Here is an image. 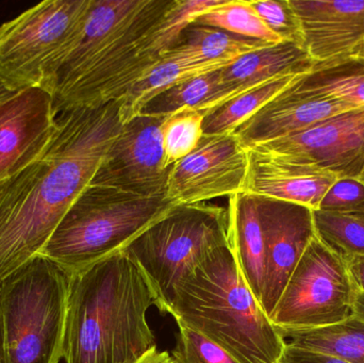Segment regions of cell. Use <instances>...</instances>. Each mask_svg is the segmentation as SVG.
Returning a JSON list of instances; mask_svg holds the SVG:
<instances>
[{
  "mask_svg": "<svg viewBox=\"0 0 364 363\" xmlns=\"http://www.w3.org/2000/svg\"><path fill=\"white\" fill-rule=\"evenodd\" d=\"M171 315L241 363H278L286 347L228 245L212 251L182 281Z\"/></svg>",
  "mask_w": 364,
  "mask_h": 363,
  "instance_id": "3",
  "label": "cell"
},
{
  "mask_svg": "<svg viewBox=\"0 0 364 363\" xmlns=\"http://www.w3.org/2000/svg\"><path fill=\"white\" fill-rule=\"evenodd\" d=\"M134 363H175L172 356L166 351H159L157 345L151 347L140 359Z\"/></svg>",
  "mask_w": 364,
  "mask_h": 363,
  "instance_id": "35",
  "label": "cell"
},
{
  "mask_svg": "<svg viewBox=\"0 0 364 363\" xmlns=\"http://www.w3.org/2000/svg\"><path fill=\"white\" fill-rule=\"evenodd\" d=\"M254 148L316 164L339 178L359 179L364 170V108L346 111Z\"/></svg>",
  "mask_w": 364,
  "mask_h": 363,
  "instance_id": "12",
  "label": "cell"
},
{
  "mask_svg": "<svg viewBox=\"0 0 364 363\" xmlns=\"http://www.w3.org/2000/svg\"><path fill=\"white\" fill-rule=\"evenodd\" d=\"M53 96L42 87L15 92L0 102V180L40 157L57 129Z\"/></svg>",
  "mask_w": 364,
  "mask_h": 363,
  "instance_id": "14",
  "label": "cell"
},
{
  "mask_svg": "<svg viewBox=\"0 0 364 363\" xmlns=\"http://www.w3.org/2000/svg\"><path fill=\"white\" fill-rule=\"evenodd\" d=\"M316 61L305 48L282 42L241 55L220 70V91L205 113L257 85L284 76H299L310 72Z\"/></svg>",
  "mask_w": 364,
  "mask_h": 363,
  "instance_id": "18",
  "label": "cell"
},
{
  "mask_svg": "<svg viewBox=\"0 0 364 363\" xmlns=\"http://www.w3.org/2000/svg\"><path fill=\"white\" fill-rule=\"evenodd\" d=\"M318 210L364 213V183L356 178L338 179L325 194Z\"/></svg>",
  "mask_w": 364,
  "mask_h": 363,
  "instance_id": "32",
  "label": "cell"
},
{
  "mask_svg": "<svg viewBox=\"0 0 364 363\" xmlns=\"http://www.w3.org/2000/svg\"><path fill=\"white\" fill-rule=\"evenodd\" d=\"M359 179H360V180L363 181V183H364V170H363V175H361V177Z\"/></svg>",
  "mask_w": 364,
  "mask_h": 363,
  "instance_id": "40",
  "label": "cell"
},
{
  "mask_svg": "<svg viewBox=\"0 0 364 363\" xmlns=\"http://www.w3.org/2000/svg\"><path fill=\"white\" fill-rule=\"evenodd\" d=\"M296 77H279L257 85L250 91L205 113L203 124V136L233 134L237 127L256 114L280 92L284 91Z\"/></svg>",
  "mask_w": 364,
  "mask_h": 363,
  "instance_id": "25",
  "label": "cell"
},
{
  "mask_svg": "<svg viewBox=\"0 0 364 363\" xmlns=\"http://www.w3.org/2000/svg\"><path fill=\"white\" fill-rule=\"evenodd\" d=\"M222 68L224 67L196 63L170 49L117 100L119 104L122 124L140 115L151 99L170 87L193 77Z\"/></svg>",
  "mask_w": 364,
  "mask_h": 363,
  "instance_id": "21",
  "label": "cell"
},
{
  "mask_svg": "<svg viewBox=\"0 0 364 363\" xmlns=\"http://www.w3.org/2000/svg\"><path fill=\"white\" fill-rule=\"evenodd\" d=\"M356 298L343 258L316 234L269 319L282 335L326 327L355 317Z\"/></svg>",
  "mask_w": 364,
  "mask_h": 363,
  "instance_id": "9",
  "label": "cell"
},
{
  "mask_svg": "<svg viewBox=\"0 0 364 363\" xmlns=\"http://www.w3.org/2000/svg\"><path fill=\"white\" fill-rule=\"evenodd\" d=\"M305 49L316 63L353 55L364 44V0H290Z\"/></svg>",
  "mask_w": 364,
  "mask_h": 363,
  "instance_id": "17",
  "label": "cell"
},
{
  "mask_svg": "<svg viewBox=\"0 0 364 363\" xmlns=\"http://www.w3.org/2000/svg\"><path fill=\"white\" fill-rule=\"evenodd\" d=\"M355 315L364 321V294H357L355 302Z\"/></svg>",
  "mask_w": 364,
  "mask_h": 363,
  "instance_id": "37",
  "label": "cell"
},
{
  "mask_svg": "<svg viewBox=\"0 0 364 363\" xmlns=\"http://www.w3.org/2000/svg\"><path fill=\"white\" fill-rule=\"evenodd\" d=\"M93 0H46L0 25V85L48 92L80 42ZM50 94V93H49Z\"/></svg>",
  "mask_w": 364,
  "mask_h": 363,
  "instance_id": "7",
  "label": "cell"
},
{
  "mask_svg": "<svg viewBox=\"0 0 364 363\" xmlns=\"http://www.w3.org/2000/svg\"><path fill=\"white\" fill-rule=\"evenodd\" d=\"M227 210L229 249L244 281L262 306L265 289V244L256 196L245 192L230 196Z\"/></svg>",
  "mask_w": 364,
  "mask_h": 363,
  "instance_id": "20",
  "label": "cell"
},
{
  "mask_svg": "<svg viewBox=\"0 0 364 363\" xmlns=\"http://www.w3.org/2000/svg\"><path fill=\"white\" fill-rule=\"evenodd\" d=\"M176 206L166 196L90 185L66 211L38 255L72 275L125 251Z\"/></svg>",
  "mask_w": 364,
  "mask_h": 363,
  "instance_id": "4",
  "label": "cell"
},
{
  "mask_svg": "<svg viewBox=\"0 0 364 363\" xmlns=\"http://www.w3.org/2000/svg\"><path fill=\"white\" fill-rule=\"evenodd\" d=\"M228 245V210L177 205L125 249L140 269L154 303L171 315L182 281L218 247Z\"/></svg>",
  "mask_w": 364,
  "mask_h": 363,
  "instance_id": "6",
  "label": "cell"
},
{
  "mask_svg": "<svg viewBox=\"0 0 364 363\" xmlns=\"http://www.w3.org/2000/svg\"><path fill=\"white\" fill-rule=\"evenodd\" d=\"M176 347L173 350L175 363H241L230 353L210 339L178 324Z\"/></svg>",
  "mask_w": 364,
  "mask_h": 363,
  "instance_id": "31",
  "label": "cell"
},
{
  "mask_svg": "<svg viewBox=\"0 0 364 363\" xmlns=\"http://www.w3.org/2000/svg\"><path fill=\"white\" fill-rule=\"evenodd\" d=\"M122 126L119 102L59 113L44 153L0 181V281L40 254Z\"/></svg>",
  "mask_w": 364,
  "mask_h": 363,
  "instance_id": "1",
  "label": "cell"
},
{
  "mask_svg": "<svg viewBox=\"0 0 364 363\" xmlns=\"http://www.w3.org/2000/svg\"><path fill=\"white\" fill-rule=\"evenodd\" d=\"M153 294L125 251L70 275L65 363H134L156 337L147 323Z\"/></svg>",
  "mask_w": 364,
  "mask_h": 363,
  "instance_id": "2",
  "label": "cell"
},
{
  "mask_svg": "<svg viewBox=\"0 0 364 363\" xmlns=\"http://www.w3.org/2000/svg\"><path fill=\"white\" fill-rule=\"evenodd\" d=\"M248 149L233 134L203 136L198 146L172 166L166 197L175 205L230 197L245 189Z\"/></svg>",
  "mask_w": 364,
  "mask_h": 363,
  "instance_id": "11",
  "label": "cell"
},
{
  "mask_svg": "<svg viewBox=\"0 0 364 363\" xmlns=\"http://www.w3.org/2000/svg\"><path fill=\"white\" fill-rule=\"evenodd\" d=\"M284 343L350 363H364V321L356 315L326 327L282 335Z\"/></svg>",
  "mask_w": 364,
  "mask_h": 363,
  "instance_id": "24",
  "label": "cell"
},
{
  "mask_svg": "<svg viewBox=\"0 0 364 363\" xmlns=\"http://www.w3.org/2000/svg\"><path fill=\"white\" fill-rule=\"evenodd\" d=\"M339 179L316 164L259 149H248L245 193L284 200L318 210Z\"/></svg>",
  "mask_w": 364,
  "mask_h": 363,
  "instance_id": "15",
  "label": "cell"
},
{
  "mask_svg": "<svg viewBox=\"0 0 364 363\" xmlns=\"http://www.w3.org/2000/svg\"><path fill=\"white\" fill-rule=\"evenodd\" d=\"M255 196L265 244L262 307L271 317L291 275L316 236L314 210L294 202Z\"/></svg>",
  "mask_w": 364,
  "mask_h": 363,
  "instance_id": "13",
  "label": "cell"
},
{
  "mask_svg": "<svg viewBox=\"0 0 364 363\" xmlns=\"http://www.w3.org/2000/svg\"><path fill=\"white\" fill-rule=\"evenodd\" d=\"M267 46L271 45L218 28L191 23L171 49L196 63L225 67L241 55Z\"/></svg>",
  "mask_w": 364,
  "mask_h": 363,
  "instance_id": "23",
  "label": "cell"
},
{
  "mask_svg": "<svg viewBox=\"0 0 364 363\" xmlns=\"http://www.w3.org/2000/svg\"><path fill=\"white\" fill-rule=\"evenodd\" d=\"M353 55H360V57H364V44L363 45V46L359 47V48L357 49V50L355 51V53H353Z\"/></svg>",
  "mask_w": 364,
  "mask_h": 363,
  "instance_id": "39",
  "label": "cell"
},
{
  "mask_svg": "<svg viewBox=\"0 0 364 363\" xmlns=\"http://www.w3.org/2000/svg\"><path fill=\"white\" fill-rule=\"evenodd\" d=\"M357 294H364V255L343 258Z\"/></svg>",
  "mask_w": 364,
  "mask_h": 363,
  "instance_id": "34",
  "label": "cell"
},
{
  "mask_svg": "<svg viewBox=\"0 0 364 363\" xmlns=\"http://www.w3.org/2000/svg\"><path fill=\"white\" fill-rule=\"evenodd\" d=\"M205 115L197 109L186 108L166 117L161 125V136L166 166L172 168L198 146L203 136Z\"/></svg>",
  "mask_w": 364,
  "mask_h": 363,
  "instance_id": "29",
  "label": "cell"
},
{
  "mask_svg": "<svg viewBox=\"0 0 364 363\" xmlns=\"http://www.w3.org/2000/svg\"><path fill=\"white\" fill-rule=\"evenodd\" d=\"M0 181H2V180H0Z\"/></svg>",
  "mask_w": 364,
  "mask_h": 363,
  "instance_id": "41",
  "label": "cell"
},
{
  "mask_svg": "<svg viewBox=\"0 0 364 363\" xmlns=\"http://www.w3.org/2000/svg\"><path fill=\"white\" fill-rule=\"evenodd\" d=\"M13 93H15V92L8 91V90L4 89L2 85H0V102L6 99V98H8L9 96L12 95Z\"/></svg>",
  "mask_w": 364,
  "mask_h": 363,
  "instance_id": "38",
  "label": "cell"
},
{
  "mask_svg": "<svg viewBox=\"0 0 364 363\" xmlns=\"http://www.w3.org/2000/svg\"><path fill=\"white\" fill-rule=\"evenodd\" d=\"M220 70L193 77L156 96L141 114L166 117L182 109L194 108L205 114L220 91Z\"/></svg>",
  "mask_w": 364,
  "mask_h": 363,
  "instance_id": "27",
  "label": "cell"
},
{
  "mask_svg": "<svg viewBox=\"0 0 364 363\" xmlns=\"http://www.w3.org/2000/svg\"><path fill=\"white\" fill-rule=\"evenodd\" d=\"M192 23L218 28L269 45L282 42L255 12L250 0H224L218 6L195 15Z\"/></svg>",
  "mask_w": 364,
  "mask_h": 363,
  "instance_id": "26",
  "label": "cell"
},
{
  "mask_svg": "<svg viewBox=\"0 0 364 363\" xmlns=\"http://www.w3.org/2000/svg\"><path fill=\"white\" fill-rule=\"evenodd\" d=\"M292 85L364 108V57L346 55L316 63L310 72L297 76Z\"/></svg>",
  "mask_w": 364,
  "mask_h": 363,
  "instance_id": "22",
  "label": "cell"
},
{
  "mask_svg": "<svg viewBox=\"0 0 364 363\" xmlns=\"http://www.w3.org/2000/svg\"><path fill=\"white\" fill-rule=\"evenodd\" d=\"M176 0H145L128 29L68 87L53 96L55 113L117 102L162 57L156 32Z\"/></svg>",
  "mask_w": 364,
  "mask_h": 363,
  "instance_id": "8",
  "label": "cell"
},
{
  "mask_svg": "<svg viewBox=\"0 0 364 363\" xmlns=\"http://www.w3.org/2000/svg\"><path fill=\"white\" fill-rule=\"evenodd\" d=\"M250 2L263 23L282 42L292 43L305 48L301 21L291 6L290 0H250Z\"/></svg>",
  "mask_w": 364,
  "mask_h": 363,
  "instance_id": "30",
  "label": "cell"
},
{
  "mask_svg": "<svg viewBox=\"0 0 364 363\" xmlns=\"http://www.w3.org/2000/svg\"><path fill=\"white\" fill-rule=\"evenodd\" d=\"M278 363H350L324 354L306 351L287 345Z\"/></svg>",
  "mask_w": 364,
  "mask_h": 363,
  "instance_id": "33",
  "label": "cell"
},
{
  "mask_svg": "<svg viewBox=\"0 0 364 363\" xmlns=\"http://www.w3.org/2000/svg\"><path fill=\"white\" fill-rule=\"evenodd\" d=\"M145 0H93L80 42L66 58L51 83V96L76 80L132 25Z\"/></svg>",
  "mask_w": 364,
  "mask_h": 363,
  "instance_id": "19",
  "label": "cell"
},
{
  "mask_svg": "<svg viewBox=\"0 0 364 363\" xmlns=\"http://www.w3.org/2000/svg\"><path fill=\"white\" fill-rule=\"evenodd\" d=\"M164 119L140 114L123 124L90 185L147 197L166 196L171 168L164 161Z\"/></svg>",
  "mask_w": 364,
  "mask_h": 363,
  "instance_id": "10",
  "label": "cell"
},
{
  "mask_svg": "<svg viewBox=\"0 0 364 363\" xmlns=\"http://www.w3.org/2000/svg\"><path fill=\"white\" fill-rule=\"evenodd\" d=\"M70 281L65 270L41 255L0 281L9 362H60Z\"/></svg>",
  "mask_w": 364,
  "mask_h": 363,
  "instance_id": "5",
  "label": "cell"
},
{
  "mask_svg": "<svg viewBox=\"0 0 364 363\" xmlns=\"http://www.w3.org/2000/svg\"><path fill=\"white\" fill-rule=\"evenodd\" d=\"M316 234L340 257L364 255V213L314 210Z\"/></svg>",
  "mask_w": 364,
  "mask_h": 363,
  "instance_id": "28",
  "label": "cell"
},
{
  "mask_svg": "<svg viewBox=\"0 0 364 363\" xmlns=\"http://www.w3.org/2000/svg\"><path fill=\"white\" fill-rule=\"evenodd\" d=\"M292 82L235 130L245 148H254L359 108L337 98L295 89Z\"/></svg>",
  "mask_w": 364,
  "mask_h": 363,
  "instance_id": "16",
  "label": "cell"
},
{
  "mask_svg": "<svg viewBox=\"0 0 364 363\" xmlns=\"http://www.w3.org/2000/svg\"><path fill=\"white\" fill-rule=\"evenodd\" d=\"M0 363H10L9 362L8 354H6V337H4L1 304H0Z\"/></svg>",
  "mask_w": 364,
  "mask_h": 363,
  "instance_id": "36",
  "label": "cell"
}]
</instances>
